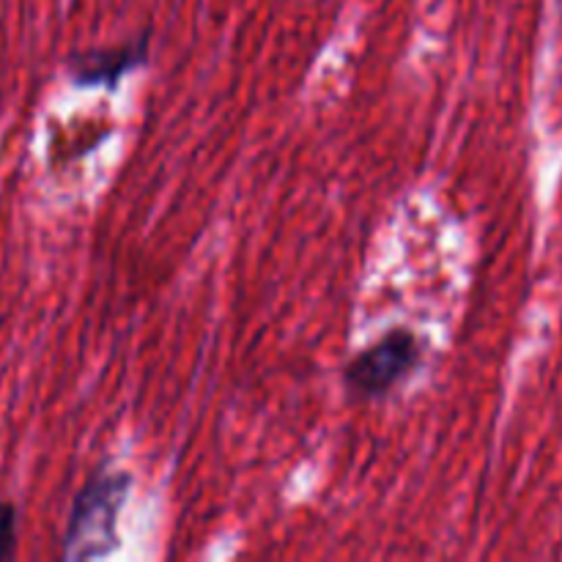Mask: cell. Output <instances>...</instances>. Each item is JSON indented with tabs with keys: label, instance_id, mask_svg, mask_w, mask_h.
Wrapping results in <instances>:
<instances>
[{
	"label": "cell",
	"instance_id": "cell-3",
	"mask_svg": "<svg viewBox=\"0 0 562 562\" xmlns=\"http://www.w3.org/2000/svg\"><path fill=\"white\" fill-rule=\"evenodd\" d=\"M148 47H151V31H143L135 42L119 44V47H97L71 53L69 75L77 86L115 88L121 77L146 64Z\"/></svg>",
	"mask_w": 562,
	"mask_h": 562
},
{
	"label": "cell",
	"instance_id": "cell-2",
	"mask_svg": "<svg viewBox=\"0 0 562 562\" xmlns=\"http://www.w3.org/2000/svg\"><path fill=\"white\" fill-rule=\"evenodd\" d=\"M420 362V338L412 329L395 327L346 362L344 382L360 398H384L409 379Z\"/></svg>",
	"mask_w": 562,
	"mask_h": 562
},
{
	"label": "cell",
	"instance_id": "cell-1",
	"mask_svg": "<svg viewBox=\"0 0 562 562\" xmlns=\"http://www.w3.org/2000/svg\"><path fill=\"white\" fill-rule=\"evenodd\" d=\"M132 475L97 467L71 503L64 530L66 560H99L119 549V516L130 497Z\"/></svg>",
	"mask_w": 562,
	"mask_h": 562
},
{
	"label": "cell",
	"instance_id": "cell-4",
	"mask_svg": "<svg viewBox=\"0 0 562 562\" xmlns=\"http://www.w3.org/2000/svg\"><path fill=\"white\" fill-rule=\"evenodd\" d=\"M16 552V508L0 503V562L11 560Z\"/></svg>",
	"mask_w": 562,
	"mask_h": 562
}]
</instances>
